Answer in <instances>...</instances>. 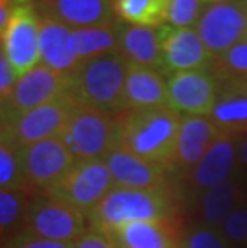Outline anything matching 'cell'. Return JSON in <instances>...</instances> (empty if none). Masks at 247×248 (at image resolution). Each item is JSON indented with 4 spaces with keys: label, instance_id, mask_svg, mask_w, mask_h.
<instances>
[{
    "label": "cell",
    "instance_id": "e575fe53",
    "mask_svg": "<svg viewBox=\"0 0 247 248\" xmlns=\"http://www.w3.org/2000/svg\"><path fill=\"white\" fill-rule=\"evenodd\" d=\"M15 7H16V0H0V42H2L3 32L10 23Z\"/></svg>",
    "mask_w": 247,
    "mask_h": 248
},
{
    "label": "cell",
    "instance_id": "cb8c5ba5",
    "mask_svg": "<svg viewBox=\"0 0 247 248\" xmlns=\"http://www.w3.org/2000/svg\"><path fill=\"white\" fill-rule=\"evenodd\" d=\"M115 18L130 26L161 28L167 19V0H111Z\"/></svg>",
    "mask_w": 247,
    "mask_h": 248
},
{
    "label": "cell",
    "instance_id": "836d02e7",
    "mask_svg": "<svg viewBox=\"0 0 247 248\" xmlns=\"http://www.w3.org/2000/svg\"><path fill=\"white\" fill-rule=\"evenodd\" d=\"M72 248H115L106 235L95 229H88Z\"/></svg>",
    "mask_w": 247,
    "mask_h": 248
},
{
    "label": "cell",
    "instance_id": "52a82bcc",
    "mask_svg": "<svg viewBox=\"0 0 247 248\" xmlns=\"http://www.w3.org/2000/svg\"><path fill=\"white\" fill-rule=\"evenodd\" d=\"M113 187V178L106 162L83 160L76 162L47 194L88 215Z\"/></svg>",
    "mask_w": 247,
    "mask_h": 248
},
{
    "label": "cell",
    "instance_id": "9c48e42d",
    "mask_svg": "<svg viewBox=\"0 0 247 248\" xmlns=\"http://www.w3.org/2000/svg\"><path fill=\"white\" fill-rule=\"evenodd\" d=\"M196 31L212 58L247 39V0H223L209 3Z\"/></svg>",
    "mask_w": 247,
    "mask_h": 248
},
{
    "label": "cell",
    "instance_id": "ba28073f",
    "mask_svg": "<svg viewBox=\"0 0 247 248\" xmlns=\"http://www.w3.org/2000/svg\"><path fill=\"white\" fill-rule=\"evenodd\" d=\"M40 16L33 0H16L2 46L18 78L40 64Z\"/></svg>",
    "mask_w": 247,
    "mask_h": 248
},
{
    "label": "cell",
    "instance_id": "d6986e66",
    "mask_svg": "<svg viewBox=\"0 0 247 248\" xmlns=\"http://www.w3.org/2000/svg\"><path fill=\"white\" fill-rule=\"evenodd\" d=\"M222 135L220 130L206 117H181L177 140L175 163L183 167H196L214 141Z\"/></svg>",
    "mask_w": 247,
    "mask_h": 248
},
{
    "label": "cell",
    "instance_id": "7402d4cb",
    "mask_svg": "<svg viewBox=\"0 0 247 248\" xmlns=\"http://www.w3.org/2000/svg\"><path fill=\"white\" fill-rule=\"evenodd\" d=\"M234 160L236 149L233 144V136L222 133L194 167L191 175L193 184L207 191L217 184L225 183L231 175Z\"/></svg>",
    "mask_w": 247,
    "mask_h": 248
},
{
    "label": "cell",
    "instance_id": "6da1fadb",
    "mask_svg": "<svg viewBox=\"0 0 247 248\" xmlns=\"http://www.w3.org/2000/svg\"><path fill=\"white\" fill-rule=\"evenodd\" d=\"M119 146L132 154L169 168L175 163L181 115L170 106L127 109L115 115Z\"/></svg>",
    "mask_w": 247,
    "mask_h": 248
},
{
    "label": "cell",
    "instance_id": "2e32d148",
    "mask_svg": "<svg viewBox=\"0 0 247 248\" xmlns=\"http://www.w3.org/2000/svg\"><path fill=\"white\" fill-rule=\"evenodd\" d=\"M104 235L115 248H178L180 232L173 218H169L129 223Z\"/></svg>",
    "mask_w": 247,
    "mask_h": 248
},
{
    "label": "cell",
    "instance_id": "4dcf8cb0",
    "mask_svg": "<svg viewBox=\"0 0 247 248\" xmlns=\"http://www.w3.org/2000/svg\"><path fill=\"white\" fill-rule=\"evenodd\" d=\"M16 82H18V76L13 71L12 64H10L8 58L3 51L2 42H0V101L3 104L12 96Z\"/></svg>",
    "mask_w": 247,
    "mask_h": 248
},
{
    "label": "cell",
    "instance_id": "e0dca14e",
    "mask_svg": "<svg viewBox=\"0 0 247 248\" xmlns=\"http://www.w3.org/2000/svg\"><path fill=\"white\" fill-rule=\"evenodd\" d=\"M210 120L223 135L247 133V80H218V96Z\"/></svg>",
    "mask_w": 247,
    "mask_h": 248
},
{
    "label": "cell",
    "instance_id": "d6a6232c",
    "mask_svg": "<svg viewBox=\"0 0 247 248\" xmlns=\"http://www.w3.org/2000/svg\"><path fill=\"white\" fill-rule=\"evenodd\" d=\"M7 248H72V245L44 240V239H39V237H33L29 234L21 232L18 237H15V239L10 242Z\"/></svg>",
    "mask_w": 247,
    "mask_h": 248
},
{
    "label": "cell",
    "instance_id": "3957f363",
    "mask_svg": "<svg viewBox=\"0 0 247 248\" xmlns=\"http://www.w3.org/2000/svg\"><path fill=\"white\" fill-rule=\"evenodd\" d=\"M173 200L165 186L156 189L113 187L90 213L87 215L90 229L109 232L136 221L173 218Z\"/></svg>",
    "mask_w": 247,
    "mask_h": 248
},
{
    "label": "cell",
    "instance_id": "1f68e13d",
    "mask_svg": "<svg viewBox=\"0 0 247 248\" xmlns=\"http://www.w3.org/2000/svg\"><path fill=\"white\" fill-rule=\"evenodd\" d=\"M186 248H228V245L210 229H198L188 237Z\"/></svg>",
    "mask_w": 247,
    "mask_h": 248
},
{
    "label": "cell",
    "instance_id": "ffe728a7",
    "mask_svg": "<svg viewBox=\"0 0 247 248\" xmlns=\"http://www.w3.org/2000/svg\"><path fill=\"white\" fill-rule=\"evenodd\" d=\"M71 28L58 21L40 18V64L71 76L82 61L69 48Z\"/></svg>",
    "mask_w": 247,
    "mask_h": 248
},
{
    "label": "cell",
    "instance_id": "ac0fdd59",
    "mask_svg": "<svg viewBox=\"0 0 247 248\" xmlns=\"http://www.w3.org/2000/svg\"><path fill=\"white\" fill-rule=\"evenodd\" d=\"M162 106H170L167 78H164L159 71L133 64L129 61L124 88L125 110Z\"/></svg>",
    "mask_w": 247,
    "mask_h": 248
},
{
    "label": "cell",
    "instance_id": "d4e9b609",
    "mask_svg": "<svg viewBox=\"0 0 247 248\" xmlns=\"http://www.w3.org/2000/svg\"><path fill=\"white\" fill-rule=\"evenodd\" d=\"M31 195L28 191H0V248H7L23 232Z\"/></svg>",
    "mask_w": 247,
    "mask_h": 248
},
{
    "label": "cell",
    "instance_id": "8d00e7d4",
    "mask_svg": "<svg viewBox=\"0 0 247 248\" xmlns=\"http://www.w3.org/2000/svg\"><path fill=\"white\" fill-rule=\"evenodd\" d=\"M8 119V114H7V109H5V104L0 101V133H2L3 126H5V122H7Z\"/></svg>",
    "mask_w": 247,
    "mask_h": 248
},
{
    "label": "cell",
    "instance_id": "7c38bea8",
    "mask_svg": "<svg viewBox=\"0 0 247 248\" xmlns=\"http://www.w3.org/2000/svg\"><path fill=\"white\" fill-rule=\"evenodd\" d=\"M69 92V76L50 69L44 64L35 66L18 78L12 96L5 103L8 117L49 104Z\"/></svg>",
    "mask_w": 247,
    "mask_h": 248
},
{
    "label": "cell",
    "instance_id": "f1b7e54d",
    "mask_svg": "<svg viewBox=\"0 0 247 248\" xmlns=\"http://www.w3.org/2000/svg\"><path fill=\"white\" fill-rule=\"evenodd\" d=\"M202 0H167L165 23L173 28H193L204 12Z\"/></svg>",
    "mask_w": 247,
    "mask_h": 248
},
{
    "label": "cell",
    "instance_id": "7a4b0ae2",
    "mask_svg": "<svg viewBox=\"0 0 247 248\" xmlns=\"http://www.w3.org/2000/svg\"><path fill=\"white\" fill-rule=\"evenodd\" d=\"M129 60L120 51L82 61L69 76L67 94L76 104L111 115L124 112V88Z\"/></svg>",
    "mask_w": 247,
    "mask_h": 248
},
{
    "label": "cell",
    "instance_id": "484cf974",
    "mask_svg": "<svg viewBox=\"0 0 247 248\" xmlns=\"http://www.w3.org/2000/svg\"><path fill=\"white\" fill-rule=\"evenodd\" d=\"M239 197V187L231 179H227L225 183L207 189L202 197L204 221L212 228L222 226L228 216L234 212Z\"/></svg>",
    "mask_w": 247,
    "mask_h": 248
},
{
    "label": "cell",
    "instance_id": "9a60e30c",
    "mask_svg": "<svg viewBox=\"0 0 247 248\" xmlns=\"http://www.w3.org/2000/svg\"><path fill=\"white\" fill-rule=\"evenodd\" d=\"M104 162L111 173L114 187L156 189L165 186L167 168L141 159L120 146H115Z\"/></svg>",
    "mask_w": 247,
    "mask_h": 248
},
{
    "label": "cell",
    "instance_id": "8992f818",
    "mask_svg": "<svg viewBox=\"0 0 247 248\" xmlns=\"http://www.w3.org/2000/svg\"><path fill=\"white\" fill-rule=\"evenodd\" d=\"M76 103L69 94L7 119L2 133L18 149L56 138L65 131Z\"/></svg>",
    "mask_w": 247,
    "mask_h": 248
},
{
    "label": "cell",
    "instance_id": "f546056e",
    "mask_svg": "<svg viewBox=\"0 0 247 248\" xmlns=\"http://www.w3.org/2000/svg\"><path fill=\"white\" fill-rule=\"evenodd\" d=\"M222 229L228 240L238 244L247 242V210L236 208L222 224Z\"/></svg>",
    "mask_w": 247,
    "mask_h": 248
},
{
    "label": "cell",
    "instance_id": "4316f807",
    "mask_svg": "<svg viewBox=\"0 0 247 248\" xmlns=\"http://www.w3.org/2000/svg\"><path fill=\"white\" fill-rule=\"evenodd\" d=\"M0 191H28L21 167V149L3 135H0Z\"/></svg>",
    "mask_w": 247,
    "mask_h": 248
},
{
    "label": "cell",
    "instance_id": "4fadbf2b",
    "mask_svg": "<svg viewBox=\"0 0 247 248\" xmlns=\"http://www.w3.org/2000/svg\"><path fill=\"white\" fill-rule=\"evenodd\" d=\"M162 67L164 72L175 74L196 69H209L212 56L194 28H159Z\"/></svg>",
    "mask_w": 247,
    "mask_h": 248
},
{
    "label": "cell",
    "instance_id": "8fae6325",
    "mask_svg": "<svg viewBox=\"0 0 247 248\" xmlns=\"http://www.w3.org/2000/svg\"><path fill=\"white\" fill-rule=\"evenodd\" d=\"M169 104L178 114L210 117L218 96V78L210 69L175 72L167 77Z\"/></svg>",
    "mask_w": 247,
    "mask_h": 248
},
{
    "label": "cell",
    "instance_id": "5b68a950",
    "mask_svg": "<svg viewBox=\"0 0 247 248\" xmlns=\"http://www.w3.org/2000/svg\"><path fill=\"white\" fill-rule=\"evenodd\" d=\"M90 229L87 215L49 194H33L24 213L23 232L39 239L74 245Z\"/></svg>",
    "mask_w": 247,
    "mask_h": 248
},
{
    "label": "cell",
    "instance_id": "603a6c76",
    "mask_svg": "<svg viewBox=\"0 0 247 248\" xmlns=\"http://www.w3.org/2000/svg\"><path fill=\"white\" fill-rule=\"evenodd\" d=\"M120 26L117 21L92 28L72 29L69 35V48L79 61L113 53L119 50Z\"/></svg>",
    "mask_w": 247,
    "mask_h": 248
},
{
    "label": "cell",
    "instance_id": "74e56055",
    "mask_svg": "<svg viewBox=\"0 0 247 248\" xmlns=\"http://www.w3.org/2000/svg\"><path fill=\"white\" fill-rule=\"evenodd\" d=\"M204 3H217V2H223V0H202Z\"/></svg>",
    "mask_w": 247,
    "mask_h": 248
},
{
    "label": "cell",
    "instance_id": "d590c367",
    "mask_svg": "<svg viewBox=\"0 0 247 248\" xmlns=\"http://www.w3.org/2000/svg\"><path fill=\"white\" fill-rule=\"evenodd\" d=\"M239 160L244 163V165H247V136L243 140V142H241L239 146Z\"/></svg>",
    "mask_w": 247,
    "mask_h": 248
},
{
    "label": "cell",
    "instance_id": "30bf717a",
    "mask_svg": "<svg viewBox=\"0 0 247 248\" xmlns=\"http://www.w3.org/2000/svg\"><path fill=\"white\" fill-rule=\"evenodd\" d=\"M76 163L61 136L21 149V167L31 194H47Z\"/></svg>",
    "mask_w": 247,
    "mask_h": 248
},
{
    "label": "cell",
    "instance_id": "5bb4252c",
    "mask_svg": "<svg viewBox=\"0 0 247 248\" xmlns=\"http://www.w3.org/2000/svg\"><path fill=\"white\" fill-rule=\"evenodd\" d=\"M40 18H49L71 29L92 28L115 21L111 0H33Z\"/></svg>",
    "mask_w": 247,
    "mask_h": 248
},
{
    "label": "cell",
    "instance_id": "44dd1931",
    "mask_svg": "<svg viewBox=\"0 0 247 248\" xmlns=\"http://www.w3.org/2000/svg\"><path fill=\"white\" fill-rule=\"evenodd\" d=\"M119 50L130 62L164 72L159 28L125 26L119 32Z\"/></svg>",
    "mask_w": 247,
    "mask_h": 248
},
{
    "label": "cell",
    "instance_id": "277c9868",
    "mask_svg": "<svg viewBox=\"0 0 247 248\" xmlns=\"http://www.w3.org/2000/svg\"><path fill=\"white\" fill-rule=\"evenodd\" d=\"M61 140L76 162L104 160L119 146L117 119L103 110L76 104Z\"/></svg>",
    "mask_w": 247,
    "mask_h": 248
},
{
    "label": "cell",
    "instance_id": "83f0119b",
    "mask_svg": "<svg viewBox=\"0 0 247 248\" xmlns=\"http://www.w3.org/2000/svg\"><path fill=\"white\" fill-rule=\"evenodd\" d=\"M210 71L218 80L227 78H244L247 80V39L231 46L225 53L212 58Z\"/></svg>",
    "mask_w": 247,
    "mask_h": 248
}]
</instances>
